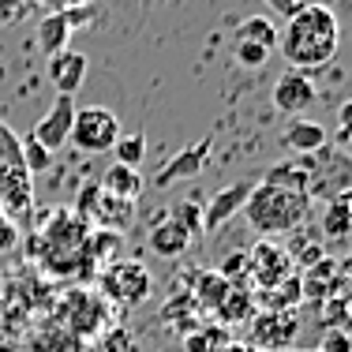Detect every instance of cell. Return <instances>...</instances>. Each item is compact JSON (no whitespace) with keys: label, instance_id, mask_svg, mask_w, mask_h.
<instances>
[{"label":"cell","instance_id":"obj_26","mask_svg":"<svg viewBox=\"0 0 352 352\" xmlns=\"http://www.w3.org/2000/svg\"><path fill=\"white\" fill-rule=\"evenodd\" d=\"M169 217H173L176 225H180L184 232H188L191 240H195L199 232H203V210H199L195 199H180V203L173 206V214H169Z\"/></svg>","mask_w":352,"mask_h":352},{"label":"cell","instance_id":"obj_36","mask_svg":"<svg viewBox=\"0 0 352 352\" xmlns=\"http://www.w3.org/2000/svg\"><path fill=\"white\" fill-rule=\"evenodd\" d=\"M349 345H352V341L345 338V333H330V338H326V349H322V352H349Z\"/></svg>","mask_w":352,"mask_h":352},{"label":"cell","instance_id":"obj_22","mask_svg":"<svg viewBox=\"0 0 352 352\" xmlns=\"http://www.w3.org/2000/svg\"><path fill=\"white\" fill-rule=\"evenodd\" d=\"M263 184H270V188H289V191H307L311 188V173H307L304 162H278V165L266 169Z\"/></svg>","mask_w":352,"mask_h":352},{"label":"cell","instance_id":"obj_17","mask_svg":"<svg viewBox=\"0 0 352 352\" xmlns=\"http://www.w3.org/2000/svg\"><path fill=\"white\" fill-rule=\"evenodd\" d=\"M45 236L53 240V244H60V248H82L87 244V217H79L75 210H56L53 214V225H45Z\"/></svg>","mask_w":352,"mask_h":352},{"label":"cell","instance_id":"obj_28","mask_svg":"<svg viewBox=\"0 0 352 352\" xmlns=\"http://www.w3.org/2000/svg\"><path fill=\"white\" fill-rule=\"evenodd\" d=\"M19 146H23V165L30 169V176H34V173H45L49 165H53V154H49L45 146H38V142L30 139V135L19 139Z\"/></svg>","mask_w":352,"mask_h":352},{"label":"cell","instance_id":"obj_32","mask_svg":"<svg viewBox=\"0 0 352 352\" xmlns=\"http://www.w3.org/2000/svg\"><path fill=\"white\" fill-rule=\"evenodd\" d=\"M15 248H19V225H15V217L0 214V255H8Z\"/></svg>","mask_w":352,"mask_h":352},{"label":"cell","instance_id":"obj_27","mask_svg":"<svg viewBox=\"0 0 352 352\" xmlns=\"http://www.w3.org/2000/svg\"><path fill=\"white\" fill-rule=\"evenodd\" d=\"M232 56H236L240 68L255 72V68H263V64L270 60V49L255 45V41H232Z\"/></svg>","mask_w":352,"mask_h":352},{"label":"cell","instance_id":"obj_12","mask_svg":"<svg viewBox=\"0 0 352 352\" xmlns=\"http://www.w3.org/2000/svg\"><path fill=\"white\" fill-rule=\"evenodd\" d=\"M248 195H251V184H232V188L217 191L203 210V232H217L232 214H240L244 203H248Z\"/></svg>","mask_w":352,"mask_h":352},{"label":"cell","instance_id":"obj_31","mask_svg":"<svg viewBox=\"0 0 352 352\" xmlns=\"http://www.w3.org/2000/svg\"><path fill=\"white\" fill-rule=\"evenodd\" d=\"M333 142H338V146H349L352 142V98L338 105V131H333Z\"/></svg>","mask_w":352,"mask_h":352},{"label":"cell","instance_id":"obj_5","mask_svg":"<svg viewBox=\"0 0 352 352\" xmlns=\"http://www.w3.org/2000/svg\"><path fill=\"white\" fill-rule=\"evenodd\" d=\"M102 289H105V296L116 300V304L139 307V304H146V300H150L154 281H150V270L142 263H135V258H116V263L105 266Z\"/></svg>","mask_w":352,"mask_h":352},{"label":"cell","instance_id":"obj_14","mask_svg":"<svg viewBox=\"0 0 352 352\" xmlns=\"http://www.w3.org/2000/svg\"><path fill=\"white\" fill-rule=\"evenodd\" d=\"M322 236L326 240H349L352 236V191H338V195L326 199Z\"/></svg>","mask_w":352,"mask_h":352},{"label":"cell","instance_id":"obj_19","mask_svg":"<svg viewBox=\"0 0 352 352\" xmlns=\"http://www.w3.org/2000/svg\"><path fill=\"white\" fill-rule=\"evenodd\" d=\"M102 191L124 199V203H139L142 176H139V169H131V165H109V173L102 176Z\"/></svg>","mask_w":352,"mask_h":352},{"label":"cell","instance_id":"obj_38","mask_svg":"<svg viewBox=\"0 0 352 352\" xmlns=\"http://www.w3.org/2000/svg\"><path fill=\"white\" fill-rule=\"evenodd\" d=\"M0 64H4V53H0Z\"/></svg>","mask_w":352,"mask_h":352},{"label":"cell","instance_id":"obj_39","mask_svg":"<svg viewBox=\"0 0 352 352\" xmlns=\"http://www.w3.org/2000/svg\"><path fill=\"white\" fill-rule=\"evenodd\" d=\"M146 4H154V0H146Z\"/></svg>","mask_w":352,"mask_h":352},{"label":"cell","instance_id":"obj_29","mask_svg":"<svg viewBox=\"0 0 352 352\" xmlns=\"http://www.w3.org/2000/svg\"><path fill=\"white\" fill-rule=\"evenodd\" d=\"M90 251L94 258H113V251H120V232H94V236H87V244H82Z\"/></svg>","mask_w":352,"mask_h":352},{"label":"cell","instance_id":"obj_30","mask_svg":"<svg viewBox=\"0 0 352 352\" xmlns=\"http://www.w3.org/2000/svg\"><path fill=\"white\" fill-rule=\"evenodd\" d=\"M30 0H0V27H15L19 19H27Z\"/></svg>","mask_w":352,"mask_h":352},{"label":"cell","instance_id":"obj_23","mask_svg":"<svg viewBox=\"0 0 352 352\" xmlns=\"http://www.w3.org/2000/svg\"><path fill=\"white\" fill-rule=\"evenodd\" d=\"M232 41H255V45H263V49H278V27H274L266 15H248V19L236 23Z\"/></svg>","mask_w":352,"mask_h":352},{"label":"cell","instance_id":"obj_35","mask_svg":"<svg viewBox=\"0 0 352 352\" xmlns=\"http://www.w3.org/2000/svg\"><path fill=\"white\" fill-rule=\"evenodd\" d=\"M266 8H270V12H278V15H285V19H289L292 12H296L300 8V0H266Z\"/></svg>","mask_w":352,"mask_h":352},{"label":"cell","instance_id":"obj_11","mask_svg":"<svg viewBox=\"0 0 352 352\" xmlns=\"http://www.w3.org/2000/svg\"><path fill=\"white\" fill-rule=\"evenodd\" d=\"M326 142H330V131L318 120H307V116H296V120L285 124V131H281V146L289 150V154H300V157L318 154Z\"/></svg>","mask_w":352,"mask_h":352},{"label":"cell","instance_id":"obj_10","mask_svg":"<svg viewBox=\"0 0 352 352\" xmlns=\"http://www.w3.org/2000/svg\"><path fill=\"white\" fill-rule=\"evenodd\" d=\"M87 79V56L75 53V49H60V53L49 56V82L56 87V94L75 98Z\"/></svg>","mask_w":352,"mask_h":352},{"label":"cell","instance_id":"obj_40","mask_svg":"<svg viewBox=\"0 0 352 352\" xmlns=\"http://www.w3.org/2000/svg\"><path fill=\"white\" fill-rule=\"evenodd\" d=\"M300 4H304V0H300Z\"/></svg>","mask_w":352,"mask_h":352},{"label":"cell","instance_id":"obj_8","mask_svg":"<svg viewBox=\"0 0 352 352\" xmlns=\"http://www.w3.org/2000/svg\"><path fill=\"white\" fill-rule=\"evenodd\" d=\"M315 102H318V90H315V82L307 79V72L292 68L274 82V109L285 116H304Z\"/></svg>","mask_w":352,"mask_h":352},{"label":"cell","instance_id":"obj_3","mask_svg":"<svg viewBox=\"0 0 352 352\" xmlns=\"http://www.w3.org/2000/svg\"><path fill=\"white\" fill-rule=\"evenodd\" d=\"M34 203V176L23 165V146L15 131L0 120V214H27Z\"/></svg>","mask_w":352,"mask_h":352},{"label":"cell","instance_id":"obj_15","mask_svg":"<svg viewBox=\"0 0 352 352\" xmlns=\"http://www.w3.org/2000/svg\"><path fill=\"white\" fill-rule=\"evenodd\" d=\"M146 248L154 251V255H162V258H180L184 251L191 248V236L180 229V225L173 221H157L154 229H150V236H146Z\"/></svg>","mask_w":352,"mask_h":352},{"label":"cell","instance_id":"obj_33","mask_svg":"<svg viewBox=\"0 0 352 352\" xmlns=\"http://www.w3.org/2000/svg\"><path fill=\"white\" fill-rule=\"evenodd\" d=\"M338 263V289H345L352 296V251H345L341 258H333Z\"/></svg>","mask_w":352,"mask_h":352},{"label":"cell","instance_id":"obj_37","mask_svg":"<svg viewBox=\"0 0 352 352\" xmlns=\"http://www.w3.org/2000/svg\"><path fill=\"white\" fill-rule=\"evenodd\" d=\"M41 4H49V12H64V4H68V0H41Z\"/></svg>","mask_w":352,"mask_h":352},{"label":"cell","instance_id":"obj_6","mask_svg":"<svg viewBox=\"0 0 352 352\" xmlns=\"http://www.w3.org/2000/svg\"><path fill=\"white\" fill-rule=\"evenodd\" d=\"M75 98L68 94H56L53 109H49L45 116L34 124V131H30V139L38 142V146H45L49 154H56L60 146H68V135H72V120H75Z\"/></svg>","mask_w":352,"mask_h":352},{"label":"cell","instance_id":"obj_2","mask_svg":"<svg viewBox=\"0 0 352 352\" xmlns=\"http://www.w3.org/2000/svg\"><path fill=\"white\" fill-rule=\"evenodd\" d=\"M311 214V195L307 191H289V188H270V184H258L251 188L248 203H244V217L255 232L263 236H281L292 232L307 221Z\"/></svg>","mask_w":352,"mask_h":352},{"label":"cell","instance_id":"obj_13","mask_svg":"<svg viewBox=\"0 0 352 352\" xmlns=\"http://www.w3.org/2000/svg\"><path fill=\"white\" fill-rule=\"evenodd\" d=\"M214 315H217V326H244V322H251V315H255V289L244 285V281H232Z\"/></svg>","mask_w":352,"mask_h":352},{"label":"cell","instance_id":"obj_16","mask_svg":"<svg viewBox=\"0 0 352 352\" xmlns=\"http://www.w3.org/2000/svg\"><path fill=\"white\" fill-rule=\"evenodd\" d=\"M333 285H338V263H333V258H322V263L307 266V270L300 274L304 300H315V304H322V300L333 296Z\"/></svg>","mask_w":352,"mask_h":352},{"label":"cell","instance_id":"obj_18","mask_svg":"<svg viewBox=\"0 0 352 352\" xmlns=\"http://www.w3.org/2000/svg\"><path fill=\"white\" fill-rule=\"evenodd\" d=\"M191 281H195L191 300H195L199 311H217V304L225 300V292H229V285H232L225 274H217V270H199Z\"/></svg>","mask_w":352,"mask_h":352},{"label":"cell","instance_id":"obj_20","mask_svg":"<svg viewBox=\"0 0 352 352\" xmlns=\"http://www.w3.org/2000/svg\"><path fill=\"white\" fill-rule=\"evenodd\" d=\"M210 150H214V139H203L199 146H188L184 154H176V162L169 165V169H162L157 173V184H173V180H180V176H195L199 169H203V162L210 157Z\"/></svg>","mask_w":352,"mask_h":352},{"label":"cell","instance_id":"obj_24","mask_svg":"<svg viewBox=\"0 0 352 352\" xmlns=\"http://www.w3.org/2000/svg\"><path fill=\"white\" fill-rule=\"evenodd\" d=\"M184 345H188V352H225L232 341H229V330H225V326L210 322V326H203V330L184 333Z\"/></svg>","mask_w":352,"mask_h":352},{"label":"cell","instance_id":"obj_34","mask_svg":"<svg viewBox=\"0 0 352 352\" xmlns=\"http://www.w3.org/2000/svg\"><path fill=\"white\" fill-rule=\"evenodd\" d=\"M322 258H326L322 244H311V248H304V251H300V263H304V270H307V266H315V263H322Z\"/></svg>","mask_w":352,"mask_h":352},{"label":"cell","instance_id":"obj_9","mask_svg":"<svg viewBox=\"0 0 352 352\" xmlns=\"http://www.w3.org/2000/svg\"><path fill=\"white\" fill-rule=\"evenodd\" d=\"M292 251H285L278 244H270V240H263V244H255V251L248 255V270L251 278H255V289H270V285L285 281L292 274Z\"/></svg>","mask_w":352,"mask_h":352},{"label":"cell","instance_id":"obj_25","mask_svg":"<svg viewBox=\"0 0 352 352\" xmlns=\"http://www.w3.org/2000/svg\"><path fill=\"white\" fill-rule=\"evenodd\" d=\"M113 157H116V165H131V169H139L142 157H146V135H142V131L124 135L120 131V139L113 142Z\"/></svg>","mask_w":352,"mask_h":352},{"label":"cell","instance_id":"obj_7","mask_svg":"<svg viewBox=\"0 0 352 352\" xmlns=\"http://www.w3.org/2000/svg\"><path fill=\"white\" fill-rule=\"evenodd\" d=\"M300 338L296 311H258L251 318V345L258 349H285Z\"/></svg>","mask_w":352,"mask_h":352},{"label":"cell","instance_id":"obj_21","mask_svg":"<svg viewBox=\"0 0 352 352\" xmlns=\"http://www.w3.org/2000/svg\"><path fill=\"white\" fill-rule=\"evenodd\" d=\"M68 41H72V27H68V19H64V12H45V15H41L38 45L45 49L49 56L60 53V49H68Z\"/></svg>","mask_w":352,"mask_h":352},{"label":"cell","instance_id":"obj_4","mask_svg":"<svg viewBox=\"0 0 352 352\" xmlns=\"http://www.w3.org/2000/svg\"><path fill=\"white\" fill-rule=\"evenodd\" d=\"M116 139H120V120H116V113H109L105 105L75 109L68 142H75L82 154H105V150H113Z\"/></svg>","mask_w":352,"mask_h":352},{"label":"cell","instance_id":"obj_1","mask_svg":"<svg viewBox=\"0 0 352 352\" xmlns=\"http://www.w3.org/2000/svg\"><path fill=\"white\" fill-rule=\"evenodd\" d=\"M341 45V27L333 8L304 0L296 12L285 19V30H278V49L285 64L296 72H318L338 56Z\"/></svg>","mask_w":352,"mask_h":352}]
</instances>
